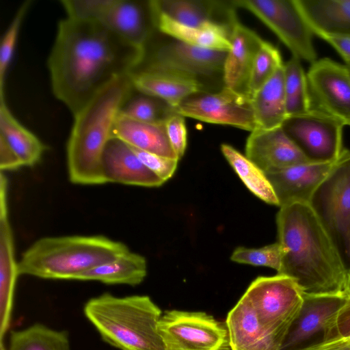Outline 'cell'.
Returning <instances> with one entry per match:
<instances>
[{
    "instance_id": "38",
    "label": "cell",
    "mask_w": 350,
    "mask_h": 350,
    "mask_svg": "<svg viewBox=\"0 0 350 350\" xmlns=\"http://www.w3.org/2000/svg\"><path fill=\"white\" fill-rule=\"evenodd\" d=\"M143 164L164 182L174 175L178 159L166 157L131 146Z\"/></svg>"
},
{
    "instance_id": "31",
    "label": "cell",
    "mask_w": 350,
    "mask_h": 350,
    "mask_svg": "<svg viewBox=\"0 0 350 350\" xmlns=\"http://www.w3.org/2000/svg\"><path fill=\"white\" fill-rule=\"evenodd\" d=\"M8 350H71L68 334L35 323L10 333Z\"/></svg>"
},
{
    "instance_id": "10",
    "label": "cell",
    "mask_w": 350,
    "mask_h": 350,
    "mask_svg": "<svg viewBox=\"0 0 350 350\" xmlns=\"http://www.w3.org/2000/svg\"><path fill=\"white\" fill-rule=\"evenodd\" d=\"M158 329L165 350H224L230 347L226 325L203 312L167 310Z\"/></svg>"
},
{
    "instance_id": "34",
    "label": "cell",
    "mask_w": 350,
    "mask_h": 350,
    "mask_svg": "<svg viewBox=\"0 0 350 350\" xmlns=\"http://www.w3.org/2000/svg\"><path fill=\"white\" fill-rule=\"evenodd\" d=\"M282 65L278 49L263 40L252 67L246 96L251 99Z\"/></svg>"
},
{
    "instance_id": "5",
    "label": "cell",
    "mask_w": 350,
    "mask_h": 350,
    "mask_svg": "<svg viewBox=\"0 0 350 350\" xmlns=\"http://www.w3.org/2000/svg\"><path fill=\"white\" fill-rule=\"evenodd\" d=\"M83 312L102 338L120 350H165L158 329L162 312L147 295L105 293L89 299Z\"/></svg>"
},
{
    "instance_id": "7",
    "label": "cell",
    "mask_w": 350,
    "mask_h": 350,
    "mask_svg": "<svg viewBox=\"0 0 350 350\" xmlns=\"http://www.w3.org/2000/svg\"><path fill=\"white\" fill-rule=\"evenodd\" d=\"M243 295L281 348L303 304L304 292L297 282L284 274L260 276L250 284Z\"/></svg>"
},
{
    "instance_id": "1",
    "label": "cell",
    "mask_w": 350,
    "mask_h": 350,
    "mask_svg": "<svg viewBox=\"0 0 350 350\" xmlns=\"http://www.w3.org/2000/svg\"><path fill=\"white\" fill-rule=\"evenodd\" d=\"M144 49L98 21H59L47 66L54 96L73 115L116 78L129 74Z\"/></svg>"
},
{
    "instance_id": "3",
    "label": "cell",
    "mask_w": 350,
    "mask_h": 350,
    "mask_svg": "<svg viewBox=\"0 0 350 350\" xmlns=\"http://www.w3.org/2000/svg\"><path fill=\"white\" fill-rule=\"evenodd\" d=\"M135 90L129 75L101 89L74 116L66 146L68 178L77 185L107 183L102 166L105 147L120 109Z\"/></svg>"
},
{
    "instance_id": "30",
    "label": "cell",
    "mask_w": 350,
    "mask_h": 350,
    "mask_svg": "<svg viewBox=\"0 0 350 350\" xmlns=\"http://www.w3.org/2000/svg\"><path fill=\"white\" fill-rule=\"evenodd\" d=\"M221 150L239 178L253 194L267 204L279 206L273 187L259 167L228 144H221Z\"/></svg>"
},
{
    "instance_id": "41",
    "label": "cell",
    "mask_w": 350,
    "mask_h": 350,
    "mask_svg": "<svg viewBox=\"0 0 350 350\" xmlns=\"http://www.w3.org/2000/svg\"><path fill=\"white\" fill-rule=\"evenodd\" d=\"M23 166L21 161L8 144L0 136V169L1 172L16 170Z\"/></svg>"
},
{
    "instance_id": "8",
    "label": "cell",
    "mask_w": 350,
    "mask_h": 350,
    "mask_svg": "<svg viewBox=\"0 0 350 350\" xmlns=\"http://www.w3.org/2000/svg\"><path fill=\"white\" fill-rule=\"evenodd\" d=\"M227 54L228 51L200 48L174 38L158 44L150 41L141 61L131 72L170 71L198 79L219 74L223 76Z\"/></svg>"
},
{
    "instance_id": "6",
    "label": "cell",
    "mask_w": 350,
    "mask_h": 350,
    "mask_svg": "<svg viewBox=\"0 0 350 350\" xmlns=\"http://www.w3.org/2000/svg\"><path fill=\"white\" fill-rule=\"evenodd\" d=\"M310 206L350 271V151L344 150L313 193Z\"/></svg>"
},
{
    "instance_id": "13",
    "label": "cell",
    "mask_w": 350,
    "mask_h": 350,
    "mask_svg": "<svg viewBox=\"0 0 350 350\" xmlns=\"http://www.w3.org/2000/svg\"><path fill=\"white\" fill-rule=\"evenodd\" d=\"M174 111L202 122L230 125L248 131L256 129L250 99L224 87L219 92L191 96Z\"/></svg>"
},
{
    "instance_id": "22",
    "label": "cell",
    "mask_w": 350,
    "mask_h": 350,
    "mask_svg": "<svg viewBox=\"0 0 350 350\" xmlns=\"http://www.w3.org/2000/svg\"><path fill=\"white\" fill-rule=\"evenodd\" d=\"M231 350H280L244 295L228 312L226 321Z\"/></svg>"
},
{
    "instance_id": "44",
    "label": "cell",
    "mask_w": 350,
    "mask_h": 350,
    "mask_svg": "<svg viewBox=\"0 0 350 350\" xmlns=\"http://www.w3.org/2000/svg\"><path fill=\"white\" fill-rule=\"evenodd\" d=\"M343 293L347 297H350V271L347 273Z\"/></svg>"
},
{
    "instance_id": "15",
    "label": "cell",
    "mask_w": 350,
    "mask_h": 350,
    "mask_svg": "<svg viewBox=\"0 0 350 350\" xmlns=\"http://www.w3.org/2000/svg\"><path fill=\"white\" fill-rule=\"evenodd\" d=\"M8 180L0 173V339L9 328L18 272L8 209Z\"/></svg>"
},
{
    "instance_id": "2",
    "label": "cell",
    "mask_w": 350,
    "mask_h": 350,
    "mask_svg": "<svg viewBox=\"0 0 350 350\" xmlns=\"http://www.w3.org/2000/svg\"><path fill=\"white\" fill-rule=\"evenodd\" d=\"M276 224L283 252L278 273L293 278L305 294L344 293L348 271L310 204L280 207Z\"/></svg>"
},
{
    "instance_id": "47",
    "label": "cell",
    "mask_w": 350,
    "mask_h": 350,
    "mask_svg": "<svg viewBox=\"0 0 350 350\" xmlns=\"http://www.w3.org/2000/svg\"><path fill=\"white\" fill-rule=\"evenodd\" d=\"M349 68L350 69V68L349 67Z\"/></svg>"
},
{
    "instance_id": "42",
    "label": "cell",
    "mask_w": 350,
    "mask_h": 350,
    "mask_svg": "<svg viewBox=\"0 0 350 350\" xmlns=\"http://www.w3.org/2000/svg\"><path fill=\"white\" fill-rule=\"evenodd\" d=\"M320 38L334 48L350 68V34H325Z\"/></svg>"
},
{
    "instance_id": "17",
    "label": "cell",
    "mask_w": 350,
    "mask_h": 350,
    "mask_svg": "<svg viewBox=\"0 0 350 350\" xmlns=\"http://www.w3.org/2000/svg\"><path fill=\"white\" fill-rule=\"evenodd\" d=\"M338 160L307 162L283 170L265 173L279 203V207L293 203H307Z\"/></svg>"
},
{
    "instance_id": "9",
    "label": "cell",
    "mask_w": 350,
    "mask_h": 350,
    "mask_svg": "<svg viewBox=\"0 0 350 350\" xmlns=\"http://www.w3.org/2000/svg\"><path fill=\"white\" fill-rule=\"evenodd\" d=\"M236 8L252 12L285 44L292 56L311 64L317 60L313 32L295 0H236Z\"/></svg>"
},
{
    "instance_id": "35",
    "label": "cell",
    "mask_w": 350,
    "mask_h": 350,
    "mask_svg": "<svg viewBox=\"0 0 350 350\" xmlns=\"http://www.w3.org/2000/svg\"><path fill=\"white\" fill-rule=\"evenodd\" d=\"M283 252L278 242L260 248L239 247L232 252L233 262L253 266L272 268L280 272L282 265Z\"/></svg>"
},
{
    "instance_id": "12",
    "label": "cell",
    "mask_w": 350,
    "mask_h": 350,
    "mask_svg": "<svg viewBox=\"0 0 350 350\" xmlns=\"http://www.w3.org/2000/svg\"><path fill=\"white\" fill-rule=\"evenodd\" d=\"M345 124L323 113L310 111L289 116L282 127L310 162L338 160L345 149Z\"/></svg>"
},
{
    "instance_id": "37",
    "label": "cell",
    "mask_w": 350,
    "mask_h": 350,
    "mask_svg": "<svg viewBox=\"0 0 350 350\" xmlns=\"http://www.w3.org/2000/svg\"><path fill=\"white\" fill-rule=\"evenodd\" d=\"M113 0H61L67 17L79 21H99Z\"/></svg>"
},
{
    "instance_id": "32",
    "label": "cell",
    "mask_w": 350,
    "mask_h": 350,
    "mask_svg": "<svg viewBox=\"0 0 350 350\" xmlns=\"http://www.w3.org/2000/svg\"><path fill=\"white\" fill-rule=\"evenodd\" d=\"M283 71L288 117L308 112L307 77L301 60L292 56L283 64Z\"/></svg>"
},
{
    "instance_id": "24",
    "label": "cell",
    "mask_w": 350,
    "mask_h": 350,
    "mask_svg": "<svg viewBox=\"0 0 350 350\" xmlns=\"http://www.w3.org/2000/svg\"><path fill=\"white\" fill-rule=\"evenodd\" d=\"M295 2L314 34H350V0Z\"/></svg>"
},
{
    "instance_id": "23",
    "label": "cell",
    "mask_w": 350,
    "mask_h": 350,
    "mask_svg": "<svg viewBox=\"0 0 350 350\" xmlns=\"http://www.w3.org/2000/svg\"><path fill=\"white\" fill-rule=\"evenodd\" d=\"M111 137L144 151L178 159L170 144L165 122H140L119 112L111 129Z\"/></svg>"
},
{
    "instance_id": "21",
    "label": "cell",
    "mask_w": 350,
    "mask_h": 350,
    "mask_svg": "<svg viewBox=\"0 0 350 350\" xmlns=\"http://www.w3.org/2000/svg\"><path fill=\"white\" fill-rule=\"evenodd\" d=\"M129 75L136 90L162 100L172 109L205 90L200 80L174 72L146 70Z\"/></svg>"
},
{
    "instance_id": "11",
    "label": "cell",
    "mask_w": 350,
    "mask_h": 350,
    "mask_svg": "<svg viewBox=\"0 0 350 350\" xmlns=\"http://www.w3.org/2000/svg\"><path fill=\"white\" fill-rule=\"evenodd\" d=\"M308 111L350 126V69L329 58L317 59L306 73Z\"/></svg>"
},
{
    "instance_id": "43",
    "label": "cell",
    "mask_w": 350,
    "mask_h": 350,
    "mask_svg": "<svg viewBox=\"0 0 350 350\" xmlns=\"http://www.w3.org/2000/svg\"><path fill=\"white\" fill-rule=\"evenodd\" d=\"M298 350H350V338H335L321 340Z\"/></svg>"
},
{
    "instance_id": "29",
    "label": "cell",
    "mask_w": 350,
    "mask_h": 350,
    "mask_svg": "<svg viewBox=\"0 0 350 350\" xmlns=\"http://www.w3.org/2000/svg\"><path fill=\"white\" fill-rule=\"evenodd\" d=\"M0 136L16 153L23 166L36 165L46 149L37 136L15 118L4 98L0 99Z\"/></svg>"
},
{
    "instance_id": "46",
    "label": "cell",
    "mask_w": 350,
    "mask_h": 350,
    "mask_svg": "<svg viewBox=\"0 0 350 350\" xmlns=\"http://www.w3.org/2000/svg\"><path fill=\"white\" fill-rule=\"evenodd\" d=\"M230 347H229L226 348V349H224V350H230Z\"/></svg>"
},
{
    "instance_id": "20",
    "label": "cell",
    "mask_w": 350,
    "mask_h": 350,
    "mask_svg": "<svg viewBox=\"0 0 350 350\" xmlns=\"http://www.w3.org/2000/svg\"><path fill=\"white\" fill-rule=\"evenodd\" d=\"M230 40L231 48L223 70L224 86L245 94L252 67L263 40L236 17L230 26Z\"/></svg>"
},
{
    "instance_id": "16",
    "label": "cell",
    "mask_w": 350,
    "mask_h": 350,
    "mask_svg": "<svg viewBox=\"0 0 350 350\" xmlns=\"http://www.w3.org/2000/svg\"><path fill=\"white\" fill-rule=\"evenodd\" d=\"M245 156L265 173L310 162L282 126L250 132L246 141Z\"/></svg>"
},
{
    "instance_id": "18",
    "label": "cell",
    "mask_w": 350,
    "mask_h": 350,
    "mask_svg": "<svg viewBox=\"0 0 350 350\" xmlns=\"http://www.w3.org/2000/svg\"><path fill=\"white\" fill-rule=\"evenodd\" d=\"M347 297L344 294L309 295L304 293L299 313L291 327L280 350H298L301 345L327 326Z\"/></svg>"
},
{
    "instance_id": "14",
    "label": "cell",
    "mask_w": 350,
    "mask_h": 350,
    "mask_svg": "<svg viewBox=\"0 0 350 350\" xmlns=\"http://www.w3.org/2000/svg\"><path fill=\"white\" fill-rule=\"evenodd\" d=\"M98 22L128 43L142 49L158 31L152 0H113Z\"/></svg>"
},
{
    "instance_id": "25",
    "label": "cell",
    "mask_w": 350,
    "mask_h": 350,
    "mask_svg": "<svg viewBox=\"0 0 350 350\" xmlns=\"http://www.w3.org/2000/svg\"><path fill=\"white\" fill-rule=\"evenodd\" d=\"M155 13L158 31L172 38L204 49L229 51L231 48L230 26L211 23L203 27H189Z\"/></svg>"
},
{
    "instance_id": "19",
    "label": "cell",
    "mask_w": 350,
    "mask_h": 350,
    "mask_svg": "<svg viewBox=\"0 0 350 350\" xmlns=\"http://www.w3.org/2000/svg\"><path fill=\"white\" fill-rule=\"evenodd\" d=\"M102 166L107 183L157 187L165 183L143 164L129 145L117 138L107 143Z\"/></svg>"
},
{
    "instance_id": "4",
    "label": "cell",
    "mask_w": 350,
    "mask_h": 350,
    "mask_svg": "<svg viewBox=\"0 0 350 350\" xmlns=\"http://www.w3.org/2000/svg\"><path fill=\"white\" fill-rule=\"evenodd\" d=\"M129 251L124 243L103 235L43 237L23 252L18 272L42 279L75 280Z\"/></svg>"
},
{
    "instance_id": "26",
    "label": "cell",
    "mask_w": 350,
    "mask_h": 350,
    "mask_svg": "<svg viewBox=\"0 0 350 350\" xmlns=\"http://www.w3.org/2000/svg\"><path fill=\"white\" fill-rule=\"evenodd\" d=\"M250 100L256 126V129L267 130L282 126L288 118L283 65Z\"/></svg>"
},
{
    "instance_id": "27",
    "label": "cell",
    "mask_w": 350,
    "mask_h": 350,
    "mask_svg": "<svg viewBox=\"0 0 350 350\" xmlns=\"http://www.w3.org/2000/svg\"><path fill=\"white\" fill-rule=\"evenodd\" d=\"M147 274L144 256L129 251L120 257L79 274L77 280H94L107 284H141Z\"/></svg>"
},
{
    "instance_id": "40",
    "label": "cell",
    "mask_w": 350,
    "mask_h": 350,
    "mask_svg": "<svg viewBox=\"0 0 350 350\" xmlns=\"http://www.w3.org/2000/svg\"><path fill=\"white\" fill-rule=\"evenodd\" d=\"M335 338H350V297L347 298L323 333V340Z\"/></svg>"
},
{
    "instance_id": "36",
    "label": "cell",
    "mask_w": 350,
    "mask_h": 350,
    "mask_svg": "<svg viewBox=\"0 0 350 350\" xmlns=\"http://www.w3.org/2000/svg\"><path fill=\"white\" fill-rule=\"evenodd\" d=\"M31 1H24L17 10L1 41L0 46V99L4 98V81L12 59L18 32Z\"/></svg>"
},
{
    "instance_id": "39",
    "label": "cell",
    "mask_w": 350,
    "mask_h": 350,
    "mask_svg": "<svg viewBox=\"0 0 350 350\" xmlns=\"http://www.w3.org/2000/svg\"><path fill=\"white\" fill-rule=\"evenodd\" d=\"M170 144L178 160L184 155L187 143V131L184 116L173 111L165 121Z\"/></svg>"
},
{
    "instance_id": "33",
    "label": "cell",
    "mask_w": 350,
    "mask_h": 350,
    "mask_svg": "<svg viewBox=\"0 0 350 350\" xmlns=\"http://www.w3.org/2000/svg\"><path fill=\"white\" fill-rule=\"evenodd\" d=\"M139 92L137 95L131 94L122 106L120 113L140 122H164L173 109L158 98Z\"/></svg>"
},
{
    "instance_id": "28",
    "label": "cell",
    "mask_w": 350,
    "mask_h": 350,
    "mask_svg": "<svg viewBox=\"0 0 350 350\" xmlns=\"http://www.w3.org/2000/svg\"><path fill=\"white\" fill-rule=\"evenodd\" d=\"M152 3L157 13L180 24L196 27L211 23H219L214 19L215 16L232 5V1L227 5L224 1L204 0H152Z\"/></svg>"
},
{
    "instance_id": "45",
    "label": "cell",
    "mask_w": 350,
    "mask_h": 350,
    "mask_svg": "<svg viewBox=\"0 0 350 350\" xmlns=\"http://www.w3.org/2000/svg\"><path fill=\"white\" fill-rule=\"evenodd\" d=\"M0 350H6L4 347L3 341H1Z\"/></svg>"
}]
</instances>
